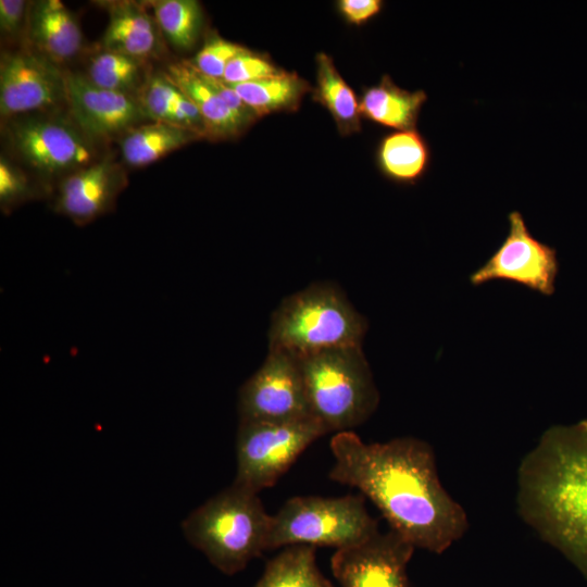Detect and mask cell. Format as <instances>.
Returning <instances> with one entry per match:
<instances>
[{"label": "cell", "instance_id": "cell-28", "mask_svg": "<svg viewBox=\"0 0 587 587\" xmlns=\"http://www.w3.org/2000/svg\"><path fill=\"white\" fill-rule=\"evenodd\" d=\"M246 49L213 34L190 62L203 75L223 79L228 63Z\"/></svg>", "mask_w": 587, "mask_h": 587}, {"label": "cell", "instance_id": "cell-27", "mask_svg": "<svg viewBox=\"0 0 587 587\" xmlns=\"http://www.w3.org/2000/svg\"><path fill=\"white\" fill-rule=\"evenodd\" d=\"M48 196L40 184L4 153L0 155V208L9 214L21 204Z\"/></svg>", "mask_w": 587, "mask_h": 587}, {"label": "cell", "instance_id": "cell-9", "mask_svg": "<svg viewBox=\"0 0 587 587\" xmlns=\"http://www.w3.org/2000/svg\"><path fill=\"white\" fill-rule=\"evenodd\" d=\"M239 422H279L312 416L299 359L268 350L262 365L242 384Z\"/></svg>", "mask_w": 587, "mask_h": 587}, {"label": "cell", "instance_id": "cell-19", "mask_svg": "<svg viewBox=\"0 0 587 587\" xmlns=\"http://www.w3.org/2000/svg\"><path fill=\"white\" fill-rule=\"evenodd\" d=\"M427 95L398 87L388 75L367 88L360 102L361 115L397 130L414 129Z\"/></svg>", "mask_w": 587, "mask_h": 587}, {"label": "cell", "instance_id": "cell-6", "mask_svg": "<svg viewBox=\"0 0 587 587\" xmlns=\"http://www.w3.org/2000/svg\"><path fill=\"white\" fill-rule=\"evenodd\" d=\"M310 414L328 433L348 432L375 412L379 394L362 346L299 359Z\"/></svg>", "mask_w": 587, "mask_h": 587}, {"label": "cell", "instance_id": "cell-5", "mask_svg": "<svg viewBox=\"0 0 587 587\" xmlns=\"http://www.w3.org/2000/svg\"><path fill=\"white\" fill-rule=\"evenodd\" d=\"M4 153L52 196L72 173L103 158L104 147L90 140L65 109L1 120Z\"/></svg>", "mask_w": 587, "mask_h": 587}, {"label": "cell", "instance_id": "cell-4", "mask_svg": "<svg viewBox=\"0 0 587 587\" xmlns=\"http://www.w3.org/2000/svg\"><path fill=\"white\" fill-rule=\"evenodd\" d=\"M271 517L257 492L232 484L193 510L182 530L212 565L234 575L266 550Z\"/></svg>", "mask_w": 587, "mask_h": 587}, {"label": "cell", "instance_id": "cell-15", "mask_svg": "<svg viewBox=\"0 0 587 587\" xmlns=\"http://www.w3.org/2000/svg\"><path fill=\"white\" fill-rule=\"evenodd\" d=\"M83 41L79 23L63 2H29L23 46L65 70V64L80 53Z\"/></svg>", "mask_w": 587, "mask_h": 587}, {"label": "cell", "instance_id": "cell-10", "mask_svg": "<svg viewBox=\"0 0 587 587\" xmlns=\"http://www.w3.org/2000/svg\"><path fill=\"white\" fill-rule=\"evenodd\" d=\"M508 220L507 237L470 275V283L479 286L491 280H507L551 296L559 273L557 250L533 236L519 211L511 212Z\"/></svg>", "mask_w": 587, "mask_h": 587}, {"label": "cell", "instance_id": "cell-16", "mask_svg": "<svg viewBox=\"0 0 587 587\" xmlns=\"http://www.w3.org/2000/svg\"><path fill=\"white\" fill-rule=\"evenodd\" d=\"M164 72L198 109L204 123L207 139H233L249 127L217 93L208 76L200 73L190 61L170 63Z\"/></svg>", "mask_w": 587, "mask_h": 587}, {"label": "cell", "instance_id": "cell-2", "mask_svg": "<svg viewBox=\"0 0 587 587\" xmlns=\"http://www.w3.org/2000/svg\"><path fill=\"white\" fill-rule=\"evenodd\" d=\"M522 521L587 579V420L552 425L516 472Z\"/></svg>", "mask_w": 587, "mask_h": 587}, {"label": "cell", "instance_id": "cell-20", "mask_svg": "<svg viewBox=\"0 0 587 587\" xmlns=\"http://www.w3.org/2000/svg\"><path fill=\"white\" fill-rule=\"evenodd\" d=\"M200 139L203 136L193 130L161 122H148L129 130L118 142L123 163L140 167Z\"/></svg>", "mask_w": 587, "mask_h": 587}, {"label": "cell", "instance_id": "cell-3", "mask_svg": "<svg viewBox=\"0 0 587 587\" xmlns=\"http://www.w3.org/2000/svg\"><path fill=\"white\" fill-rule=\"evenodd\" d=\"M366 330V319L339 286L319 282L289 295L273 312L268 350L300 359L329 349L362 346Z\"/></svg>", "mask_w": 587, "mask_h": 587}, {"label": "cell", "instance_id": "cell-21", "mask_svg": "<svg viewBox=\"0 0 587 587\" xmlns=\"http://www.w3.org/2000/svg\"><path fill=\"white\" fill-rule=\"evenodd\" d=\"M429 159V147L415 128L386 135L377 148L380 172L399 184L416 183L426 173Z\"/></svg>", "mask_w": 587, "mask_h": 587}, {"label": "cell", "instance_id": "cell-13", "mask_svg": "<svg viewBox=\"0 0 587 587\" xmlns=\"http://www.w3.org/2000/svg\"><path fill=\"white\" fill-rule=\"evenodd\" d=\"M414 550L389 528L336 550L330 569L341 587H411L407 569Z\"/></svg>", "mask_w": 587, "mask_h": 587}, {"label": "cell", "instance_id": "cell-18", "mask_svg": "<svg viewBox=\"0 0 587 587\" xmlns=\"http://www.w3.org/2000/svg\"><path fill=\"white\" fill-rule=\"evenodd\" d=\"M136 98L150 122L190 129L205 138L198 109L164 71L151 73Z\"/></svg>", "mask_w": 587, "mask_h": 587}, {"label": "cell", "instance_id": "cell-31", "mask_svg": "<svg viewBox=\"0 0 587 587\" xmlns=\"http://www.w3.org/2000/svg\"><path fill=\"white\" fill-rule=\"evenodd\" d=\"M338 8L349 23L361 25L380 12L383 1L340 0L338 2Z\"/></svg>", "mask_w": 587, "mask_h": 587}, {"label": "cell", "instance_id": "cell-22", "mask_svg": "<svg viewBox=\"0 0 587 587\" xmlns=\"http://www.w3.org/2000/svg\"><path fill=\"white\" fill-rule=\"evenodd\" d=\"M316 65L314 99L329 111L341 135L359 132L360 103L353 90L340 76L329 55L319 53Z\"/></svg>", "mask_w": 587, "mask_h": 587}, {"label": "cell", "instance_id": "cell-17", "mask_svg": "<svg viewBox=\"0 0 587 587\" xmlns=\"http://www.w3.org/2000/svg\"><path fill=\"white\" fill-rule=\"evenodd\" d=\"M109 15L101 48L148 61L160 49L159 26L143 3L129 0L100 2Z\"/></svg>", "mask_w": 587, "mask_h": 587}, {"label": "cell", "instance_id": "cell-25", "mask_svg": "<svg viewBox=\"0 0 587 587\" xmlns=\"http://www.w3.org/2000/svg\"><path fill=\"white\" fill-rule=\"evenodd\" d=\"M230 86L257 117L277 111L296 110L309 90L305 80L287 72L275 77Z\"/></svg>", "mask_w": 587, "mask_h": 587}, {"label": "cell", "instance_id": "cell-24", "mask_svg": "<svg viewBox=\"0 0 587 587\" xmlns=\"http://www.w3.org/2000/svg\"><path fill=\"white\" fill-rule=\"evenodd\" d=\"M151 73L148 61L100 48L89 57L84 74L100 88L137 96Z\"/></svg>", "mask_w": 587, "mask_h": 587}, {"label": "cell", "instance_id": "cell-1", "mask_svg": "<svg viewBox=\"0 0 587 587\" xmlns=\"http://www.w3.org/2000/svg\"><path fill=\"white\" fill-rule=\"evenodd\" d=\"M328 477L369 498L415 549L441 554L470 527L464 508L442 486L434 449L412 436L366 444L353 432L330 439Z\"/></svg>", "mask_w": 587, "mask_h": 587}, {"label": "cell", "instance_id": "cell-14", "mask_svg": "<svg viewBox=\"0 0 587 587\" xmlns=\"http://www.w3.org/2000/svg\"><path fill=\"white\" fill-rule=\"evenodd\" d=\"M126 185L123 164L107 153L55 186L52 209L83 226L111 212Z\"/></svg>", "mask_w": 587, "mask_h": 587}, {"label": "cell", "instance_id": "cell-11", "mask_svg": "<svg viewBox=\"0 0 587 587\" xmlns=\"http://www.w3.org/2000/svg\"><path fill=\"white\" fill-rule=\"evenodd\" d=\"M65 71L20 46L0 58V116L65 109Z\"/></svg>", "mask_w": 587, "mask_h": 587}, {"label": "cell", "instance_id": "cell-23", "mask_svg": "<svg viewBox=\"0 0 587 587\" xmlns=\"http://www.w3.org/2000/svg\"><path fill=\"white\" fill-rule=\"evenodd\" d=\"M316 547L292 545L271 559L254 587H334L316 565Z\"/></svg>", "mask_w": 587, "mask_h": 587}, {"label": "cell", "instance_id": "cell-30", "mask_svg": "<svg viewBox=\"0 0 587 587\" xmlns=\"http://www.w3.org/2000/svg\"><path fill=\"white\" fill-rule=\"evenodd\" d=\"M28 1L0 0V33L2 39L23 43L28 11Z\"/></svg>", "mask_w": 587, "mask_h": 587}, {"label": "cell", "instance_id": "cell-29", "mask_svg": "<svg viewBox=\"0 0 587 587\" xmlns=\"http://www.w3.org/2000/svg\"><path fill=\"white\" fill-rule=\"evenodd\" d=\"M285 73V71L270 62L267 58L246 49L228 63L223 80L235 85L275 77Z\"/></svg>", "mask_w": 587, "mask_h": 587}, {"label": "cell", "instance_id": "cell-8", "mask_svg": "<svg viewBox=\"0 0 587 587\" xmlns=\"http://www.w3.org/2000/svg\"><path fill=\"white\" fill-rule=\"evenodd\" d=\"M327 433L313 416L239 422L233 484L257 494L272 487L313 441Z\"/></svg>", "mask_w": 587, "mask_h": 587}, {"label": "cell", "instance_id": "cell-12", "mask_svg": "<svg viewBox=\"0 0 587 587\" xmlns=\"http://www.w3.org/2000/svg\"><path fill=\"white\" fill-rule=\"evenodd\" d=\"M65 110L77 127L104 147L150 122L136 96L93 85L82 72L65 71Z\"/></svg>", "mask_w": 587, "mask_h": 587}, {"label": "cell", "instance_id": "cell-7", "mask_svg": "<svg viewBox=\"0 0 587 587\" xmlns=\"http://www.w3.org/2000/svg\"><path fill=\"white\" fill-rule=\"evenodd\" d=\"M378 529L363 495L338 498L297 496L271 517L266 550L292 545L338 549L365 541Z\"/></svg>", "mask_w": 587, "mask_h": 587}, {"label": "cell", "instance_id": "cell-26", "mask_svg": "<svg viewBox=\"0 0 587 587\" xmlns=\"http://www.w3.org/2000/svg\"><path fill=\"white\" fill-rule=\"evenodd\" d=\"M150 4L159 29L167 41L178 50H190L203 25L200 3L196 0H157Z\"/></svg>", "mask_w": 587, "mask_h": 587}]
</instances>
